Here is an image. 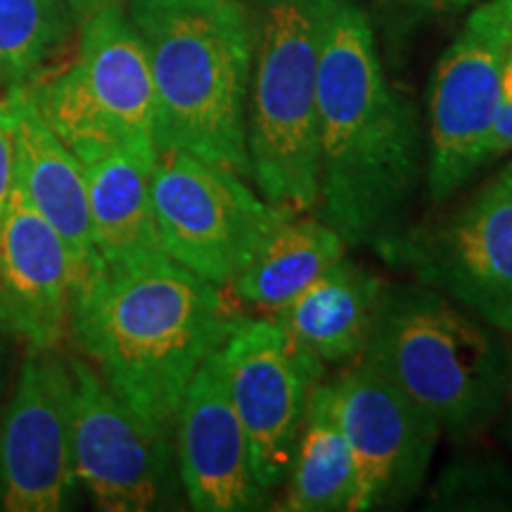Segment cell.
I'll use <instances>...</instances> for the list:
<instances>
[{
    "label": "cell",
    "instance_id": "1",
    "mask_svg": "<svg viewBox=\"0 0 512 512\" xmlns=\"http://www.w3.org/2000/svg\"><path fill=\"white\" fill-rule=\"evenodd\" d=\"M425 174L418 114L387 81L366 12L339 0L318 72V216L382 254L411 226Z\"/></svg>",
    "mask_w": 512,
    "mask_h": 512
},
{
    "label": "cell",
    "instance_id": "2",
    "mask_svg": "<svg viewBox=\"0 0 512 512\" xmlns=\"http://www.w3.org/2000/svg\"><path fill=\"white\" fill-rule=\"evenodd\" d=\"M238 318L219 285L166 259L136 271H95L72 294L69 332L79 356L128 408L174 434L185 389Z\"/></svg>",
    "mask_w": 512,
    "mask_h": 512
},
{
    "label": "cell",
    "instance_id": "3",
    "mask_svg": "<svg viewBox=\"0 0 512 512\" xmlns=\"http://www.w3.org/2000/svg\"><path fill=\"white\" fill-rule=\"evenodd\" d=\"M155 88V145L252 181L249 24L242 0H126Z\"/></svg>",
    "mask_w": 512,
    "mask_h": 512
},
{
    "label": "cell",
    "instance_id": "4",
    "mask_svg": "<svg viewBox=\"0 0 512 512\" xmlns=\"http://www.w3.org/2000/svg\"><path fill=\"white\" fill-rule=\"evenodd\" d=\"M363 361L430 411L456 444L489 432L510 396L498 330L418 280L384 285Z\"/></svg>",
    "mask_w": 512,
    "mask_h": 512
},
{
    "label": "cell",
    "instance_id": "5",
    "mask_svg": "<svg viewBox=\"0 0 512 512\" xmlns=\"http://www.w3.org/2000/svg\"><path fill=\"white\" fill-rule=\"evenodd\" d=\"M339 0H242L249 24L247 155L264 200L318 204V72Z\"/></svg>",
    "mask_w": 512,
    "mask_h": 512
},
{
    "label": "cell",
    "instance_id": "6",
    "mask_svg": "<svg viewBox=\"0 0 512 512\" xmlns=\"http://www.w3.org/2000/svg\"><path fill=\"white\" fill-rule=\"evenodd\" d=\"M79 29L67 67L24 83L31 105L76 157L119 147L157 159L155 88L126 8L93 12Z\"/></svg>",
    "mask_w": 512,
    "mask_h": 512
},
{
    "label": "cell",
    "instance_id": "7",
    "mask_svg": "<svg viewBox=\"0 0 512 512\" xmlns=\"http://www.w3.org/2000/svg\"><path fill=\"white\" fill-rule=\"evenodd\" d=\"M152 207L166 256L228 287L268 235L297 211L264 200L245 176L183 150L157 152Z\"/></svg>",
    "mask_w": 512,
    "mask_h": 512
},
{
    "label": "cell",
    "instance_id": "8",
    "mask_svg": "<svg viewBox=\"0 0 512 512\" xmlns=\"http://www.w3.org/2000/svg\"><path fill=\"white\" fill-rule=\"evenodd\" d=\"M498 332L512 325V162L382 252Z\"/></svg>",
    "mask_w": 512,
    "mask_h": 512
},
{
    "label": "cell",
    "instance_id": "9",
    "mask_svg": "<svg viewBox=\"0 0 512 512\" xmlns=\"http://www.w3.org/2000/svg\"><path fill=\"white\" fill-rule=\"evenodd\" d=\"M510 41L512 0H479L434 67L425 174L432 204L451 200L491 162V136Z\"/></svg>",
    "mask_w": 512,
    "mask_h": 512
},
{
    "label": "cell",
    "instance_id": "10",
    "mask_svg": "<svg viewBox=\"0 0 512 512\" xmlns=\"http://www.w3.org/2000/svg\"><path fill=\"white\" fill-rule=\"evenodd\" d=\"M69 368L76 484L105 512L174 508L183 491L174 434L157 430L128 408L83 356L69 358Z\"/></svg>",
    "mask_w": 512,
    "mask_h": 512
},
{
    "label": "cell",
    "instance_id": "11",
    "mask_svg": "<svg viewBox=\"0 0 512 512\" xmlns=\"http://www.w3.org/2000/svg\"><path fill=\"white\" fill-rule=\"evenodd\" d=\"M330 387L356 465L354 512L411 505L444 437L437 418L366 361L342 368Z\"/></svg>",
    "mask_w": 512,
    "mask_h": 512
},
{
    "label": "cell",
    "instance_id": "12",
    "mask_svg": "<svg viewBox=\"0 0 512 512\" xmlns=\"http://www.w3.org/2000/svg\"><path fill=\"white\" fill-rule=\"evenodd\" d=\"M69 361L29 351L0 413V510L60 512L76 491Z\"/></svg>",
    "mask_w": 512,
    "mask_h": 512
},
{
    "label": "cell",
    "instance_id": "13",
    "mask_svg": "<svg viewBox=\"0 0 512 512\" xmlns=\"http://www.w3.org/2000/svg\"><path fill=\"white\" fill-rule=\"evenodd\" d=\"M219 351L256 479L271 494L285 484L306 403L325 373L292 347L273 318L240 316Z\"/></svg>",
    "mask_w": 512,
    "mask_h": 512
},
{
    "label": "cell",
    "instance_id": "14",
    "mask_svg": "<svg viewBox=\"0 0 512 512\" xmlns=\"http://www.w3.org/2000/svg\"><path fill=\"white\" fill-rule=\"evenodd\" d=\"M176 467L185 501L200 512L264 510L271 494L259 484L245 427L230 401L221 351L197 368L174 425Z\"/></svg>",
    "mask_w": 512,
    "mask_h": 512
},
{
    "label": "cell",
    "instance_id": "15",
    "mask_svg": "<svg viewBox=\"0 0 512 512\" xmlns=\"http://www.w3.org/2000/svg\"><path fill=\"white\" fill-rule=\"evenodd\" d=\"M72 294L67 247L15 185L0 219V325L29 351L57 349L69 332Z\"/></svg>",
    "mask_w": 512,
    "mask_h": 512
},
{
    "label": "cell",
    "instance_id": "16",
    "mask_svg": "<svg viewBox=\"0 0 512 512\" xmlns=\"http://www.w3.org/2000/svg\"><path fill=\"white\" fill-rule=\"evenodd\" d=\"M0 102L10 126L17 190L60 235L72 259L76 290L102 268L83 166L72 147L36 112L24 86H10Z\"/></svg>",
    "mask_w": 512,
    "mask_h": 512
},
{
    "label": "cell",
    "instance_id": "17",
    "mask_svg": "<svg viewBox=\"0 0 512 512\" xmlns=\"http://www.w3.org/2000/svg\"><path fill=\"white\" fill-rule=\"evenodd\" d=\"M384 285L373 271L342 256L299 297L275 311L273 320L292 347L328 375L330 368H349L363 361Z\"/></svg>",
    "mask_w": 512,
    "mask_h": 512
},
{
    "label": "cell",
    "instance_id": "18",
    "mask_svg": "<svg viewBox=\"0 0 512 512\" xmlns=\"http://www.w3.org/2000/svg\"><path fill=\"white\" fill-rule=\"evenodd\" d=\"M91 209L93 242L102 268L136 271L169 259L159 240L150 178L157 159L128 150L81 155Z\"/></svg>",
    "mask_w": 512,
    "mask_h": 512
},
{
    "label": "cell",
    "instance_id": "19",
    "mask_svg": "<svg viewBox=\"0 0 512 512\" xmlns=\"http://www.w3.org/2000/svg\"><path fill=\"white\" fill-rule=\"evenodd\" d=\"M347 256V245L320 216L292 214L268 235L233 280L235 297L256 311L275 313Z\"/></svg>",
    "mask_w": 512,
    "mask_h": 512
},
{
    "label": "cell",
    "instance_id": "20",
    "mask_svg": "<svg viewBox=\"0 0 512 512\" xmlns=\"http://www.w3.org/2000/svg\"><path fill=\"white\" fill-rule=\"evenodd\" d=\"M283 510L354 512L356 465L339 425L330 380L318 382L294 444Z\"/></svg>",
    "mask_w": 512,
    "mask_h": 512
},
{
    "label": "cell",
    "instance_id": "21",
    "mask_svg": "<svg viewBox=\"0 0 512 512\" xmlns=\"http://www.w3.org/2000/svg\"><path fill=\"white\" fill-rule=\"evenodd\" d=\"M79 29L67 0H0V69L5 86H24L72 41Z\"/></svg>",
    "mask_w": 512,
    "mask_h": 512
},
{
    "label": "cell",
    "instance_id": "22",
    "mask_svg": "<svg viewBox=\"0 0 512 512\" xmlns=\"http://www.w3.org/2000/svg\"><path fill=\"white\" fill-rule=\"evenodd\" d=\"M427 510H512V467L479 453L448 460L430 486Z\"/></svg>",
    "mask_w": 512,
    "mask_h": 512
},
{
    "label": "cell",
    "instance_id": "23",
    "mask_svg": "<svg viewBox=\"0 0 512 512\" xmlns=\"http://www.w3.org/2000/svg\"><path fill=\"white\" fill-rule=\"evenodd\" d=\"M512 152V41L505 55L501 76V100H498L494 136H491V159Z\"/></svg>",
    "mask_w": 512,
    "mask_h": 512
},
{
    "label": "cell",
    "instance_id": "24",
    "mask_svg": "<svg viewBox=\"0 0 512 512\" xmlns=\"http://www.w3.org/2000/svg\"><path fill=\"white\" fill-rule=\"evenodd\" d=\"M12 190H15V162H12V138L3 102H0V219L8 209Z\"/></svg>",
    "mask_w": 512,
    "mask_h": 512
},
{
    "label": "cell",
    "instance_id": "25",
    "mask_svg": "<svg viewBox=\"0 0 512 512\" xmlns=\"http://www.w3.org/2000/svg\"><path fill=\"white\" fill-rule=\"evenodd\" d=\"M67 5H69V10H72L76 24L81 27V24L86 22L93 12H98L102 8H110V5H126V0H67Z\"/></svg>",
    "mask_w": 512,
    "mask_h": 512
},
{
    "label": "cell",
    "instance_id": "26",
    "mask_svg": "<svg viewBox=\"0 0 512 512\" xmlns=\"http://www.w3.org/2000/svg\"><path fill=\"white\" fill-rule=\"evenodd\" d=\"M415 3L432 12H458V10L472 8V5H477L479 0H415Z\"/></svg>",
    "mask_w": 512,
    "mask_h": 512
},
{
    "label": "cell",
    "instance_id": "27",
    "mask_svg": "<svg viewBox=\"0 0 512 512\" xmlns=\"http://www.w3.org/2000/svg\"><path fill=\"white\" fill-rule=\"evenodd\" d=\"M8 339H12L8 332L0 325V399H3L5 392V347H8Z\"/></svg>",
    "mask_w": 512,
    "mask_h": 512
},
{
    "label": "cell",
    "instance_id": "28",
    "mask_svg": "<svg viewBox=\"0 0 512 512\" xmlns=\"http://www.w3.org/2000/svg\"><path fill=\"white\" fill-rule=\"evenodd\" d=\"M503 413H505V422H503V427H505V437H508V441L512 444V389H510L508 401H505Z\"/></svg>",
    "mask_w": 512,
    "mask_h": 512
},
{
    "label": "cell",
    "instance_id": "29",
    "mask_svg": "<svg viewBox=\"0 0 512 512\" xmlns=\"http://www.w3.org/2000/svg\"><path fill=\"white\" fill-rule=\"evenodd\" d=\"M505 349H508V373H510V389H512V325L508 330V342H505Z\"/></svg>",
    "mask_w": 512,
    "mask_h": 512
},
{
    "label": "cell",
    "instance_id": "30",
    "mask_svg": "<svg viewBox=\"0 0 512 512\" xmlns=\"http://www.w3.org/2000/svg\"><path fill=\"white\" fill-rule=\"evenodd\" d=\"M5 86V79H3V69H0V88Z\"/></svg>",
    "mask_w": 512,
    "mask_h": 512
}]
</instances>
